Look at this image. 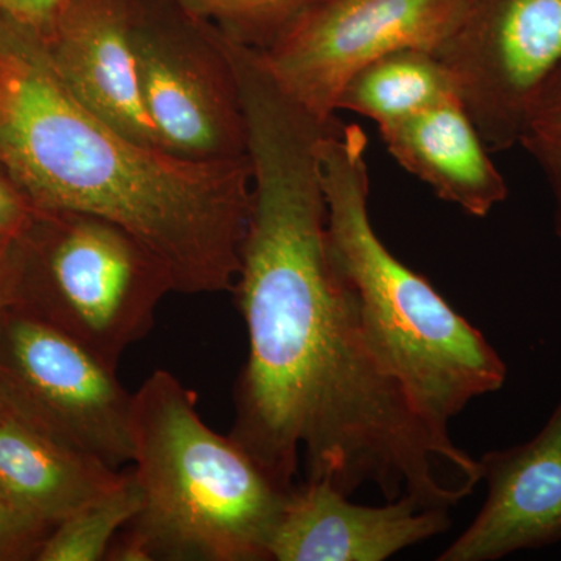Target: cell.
Wrapping results in <instances>:
<instances>
[{"mask_svg": "<svg viewBox=\"0 0 561 561\" xmlns=\"http://www.w3.org/2000/svg\"><path fill=\"white\" fill-rule=\"evenodd\" d=\"M251 209L232 294L249 356L230 437L291 490L308 479L351 494L451 508L481 482L478 459L431 426L371 348L328 243L320 142L331 122L275 84L243 95Z\"/></svg>", "mask_w": 561, "mask_h": 561, "instance_id": "obj_1", "label": "cell"}, {"mask_svg": "<svg viewBox=\"0 0 561 561\" xmlns=\"http://www.w3.org/2000/svg\"><path fill=\"white\" fill-rule=\"evenodd\" d=\"M0 171L36 209L79 210L130 231L175 294L232 291L250 160H181L127 138L66 88L38 33L2 13Z\"/></svg>", "mask_w": 561, "mask_h": 561, "instance_id": "obj_2", "label": "cell"}, {"mask_svg": "<svg viewBox=\"0 0 561 561\" xmlns=\"http://www.w3.org/2000/svg\"><path fill=\"white\" fill-rule=\"evenodd\" d=\"M367 146L359 125L339 119L320 142L332 260L376 356L424 420L449 434L472 400L504 386L507 367L485 335L376 234Z\"/></svg>", "mask_w": 561, "mask_h": 561, "instance_id": "obj_3", "label": "cell"}, {"mask_svg": "<svg viewBox=\"0 0 561 561\" xmlns=\"http://www.w3.org/2000/svg\"><path fill=\"white\" fill-rule=\"evenodd\" d=\"M138 515L110 561H267L287 494L230 435L203 421L197 393L165 370L133 393Z\"/></svg>", "mask_w": 561, "mask_h": 561, "instance_id": "obj_4", "label": "cell"}, {"mask_svg": "<svg viewBox=\"0 0 561 561\" xmlns=\"http://www.w3.org/2000/svg\"><path fill=\"white\" fill-rule=\"evenodd\" d=\"M172 280L130 231L79 210H36L18 236L9 305L47 321L116 368L150 334ZM175 294V291H173Z\"/></svg>", "mask_w": 561, "mask_h": 561, "instance_id": "obj_5", "label": "cell"}, {"mask_svg": "<svg viewBox=\"0 0 561 561\" xmlns=\"http://www.w3.org/2000/svg\"><path fill=\"white\" fill-rule=\"evenodd\" d=\"M133 55L162 149L181 160H249L241 91L224 33L179 0H135Z\"/></svg>", "mask_w": 561, "mask_h": 561, "instance_id": "obj_6", "label": "cell"}, {"mask_svg": "<svg viewBox=\"0 0 561 561\" xmlns=\"http://www.w3.org/2000/svg\"><path fill=\"white\" fill-rule=\"evenodd\" d=\"M0 397L111 468L131 463L133 393L116 368L13 305L0 308Z\"/></svg>", "mask_w": 561, "mask_h": 561, "instance_id": "obj_7", "label": "cell"}, {"mask_svg": "<svg viewBox=\"0 0 561 561\" xmlns=\"http://www.w3.org/2000/svg\"><path fill=\"white\" fill-rule=\"evenodd\" d=\"M435 54L491 153L512 149L561 70V0H461Z\"/></svg>", "mask_w": 561, "mask_h": 561, "instance_id": "obj_8", "label": "cell"}, {"mask_svg": "<svg viewBox=\"0 0 561 561\" xmlns=\"http://www.w3.org/2000/svg\"><path fill=\"white\" fill-rule=\"evenodd\" d=\"M460 9L461 0H317L260 54L287 94L330 121L359 70L391 51L438 50Z\"/></svg>", "mask_w": 561, "mask_h": 561, "instance_id": "obj_9", "label": "cell"}, {"mask_svg": "<svg viewBox=\"0 0 561 561\" xmlns=\"http://www.w3.org/2000/svg\"><path fill=\"white\" fill-rule=\"evenodd\" d=\"M449 508L413 497L360 505L330 479H306L287 494L273 531L275 561H382L451 527Z\"/></svg>", "mask_w": 561, "mask_h": 561, "instance_id": "obj_10", "label": "cell"}, {"mask_svg": "<svg viewBox=\"0 0 561 561\" xmlns=\"http://www.w3.org/2000/svg\"><path fill=\"white\" fill-rule=\"evenodd\" d=\"M133 21L135 0H60L44 46L87 108L140 146L164 151L140 95Z\"/></svg>", "mask_w": 561, "mask_h": 561, "instance_id": "obj_11", "label": "cell"}, {"mask_svg": "<svg viewBox=\"0 0 561 561\" xmlns=\"http://www.w3.org/2000/svg\"><path fill=\"white\" fill-rule=\"evenodd\" d=\"M486 500L438 561H491L561 540V401L530 442L483 454Z\"/></svg>", "mask_w": 561, "mask_h": 561, "instance_id": "obj_12", "label": "cell"}, {"mask_svg": "<svg viewBox=\"0 0 561 561\" xmlns=\"http://www.w3.org/2000/svg\"><path fill=\"white\" fill-rule=\"evenodd\" d=\"M379 135L401 168L472 217L489 216L507 198V183L457 94L382 128Z\"/></svg>", "mask_w": 561, "mask_h": 561, "instance_id": "obj_13", "label": "cell"}, {"mask_svg": "<svg viewBox=\"0 0 561 561\" xmlns=\"http://www.w3.org/2000/svg\"><path fill=\"white\" fill-rule=\"evenodd\" d=\"M125 472L72 448L0 397V493L54 529Z\"/></svg>", "mask_w": 561, "mask_h": 561, "instance_id": "obj_14", "label": "cell"}, {"mask_svg": "<svg viewBox=\"0 0 561 561\" xmlns=\"http://www.w3.org/2000/svg\"><path fill=\"white\" fill-rule=\"evenodd\" d=\"M453 94L451 73L434 50L401 49L359 70L342 91L337 111L360 114L382 130Z\"/></svg>", "mask_w": 561, "mask_h": 561, "instance_id": "obj_15", "label": "cell"}, {"mask_svg": "<svg viewBox=\"0 0 561 561\" xmlns=\"http://www.w3.org/2000/svg\"><path fill=\"white\" fill-rule=\"evenodd\" d=\"M142 507V491L133 471L113 490L62 519L41 545L36 561L106 560L114 538Z\"/></svg>", "mask_w": 561, "mask_h": 561, "instance_id": "obj_16", "label": "cell"}, {"mask_svg": "<svg viewBox=\"0 0 561 561\" xmlns=\"http://www.w3.org/2000/svg\"><path fill=\"white\" fill-rule=\"evenodd\" d=\"M228 38L257 51L271 49L317 0H179Z\"/></svg>", "mask_w": 561, "mask_h": 561, "instance_id": "obj_17", "label": "cell"}, {"mask_svg": "<svg viewBox=\"0 0 561 561\" xmlns=\"http://www.w3.org/2000/svg\"><path fill=\"white\" fill-rule=\"evenodd\" d=\"M50 529L22 513L0 493V561L35 560Z\"/></svg>", "mask_w": 561, "mask_h": 561, "instance_id": "obj_18", "label": "cell"}, {"mask_svg": "<svg viewBox=\"0 0 561 561\" xmlns=\"http://www.w3.org/2000/svg\"><path fill=\"white\" fill-rule=\"evenodd\" d=\"M519 144L538 162L556 198V231L561 238V139L526 133Z\"/></svg>", "mask_w": 561, "mask_h": 561, "instance_id": "obj_19", "label": "cell"}, {"mask_svg": "<svg viewBox=\"0 0 561 561\" xmlns=\"http://www.w3.org/2000/svg\"><path fill=\"white\" fill-rule=\"evenodd\" d=\"M36 210L9 175L0 171V238L20 236L35 217Z\"/></svg>", "mask_w": 561, "mask_h": 561, "instance_id": "obj_20", "label": "cell"}, {"mask_svg": "<svg viewBox=\"0 0 561 561\" xmlns=\"http://www.w3.org/2000/svg\"><path fill=\"white\" fill-rule=\"evenodd\" d=\"M58 7L60 0H0V13L38 33L43 39L49 35Z\"/></svg>", "mask_w": 561, "mask_h": 561, "instance_id": "obj_21", "label": "cell"}, {"mask_svg": "<svg viewBox=\"0 0 561 561\" xmlns=\"http://www.w3.org/2000/svg\"><path fill=\"white\" fill-rule=\"evenodd\" d=\"M526 133H538L549 138L561 139V70L542 91L537 105L531 110L524 135Z\"/></svg>", "mask_w": 561, "mask_h": 561, "instance_id": "obj_22", "label": "cell"}, {"mask_svg": "<svg viewBox=\"0 0 561 561\" xmlns=\"http://www.w3.org/2000/svg\"><path fill=\"white\" fill-rule=\"evenodd\" d=\"M18 236L0 238V308L9 305L16 271Z\"/></svg>", "mask_w": 561, "mask_h": 561, "instance_id": "obj_23", "label": "cell"}]
</instances>
